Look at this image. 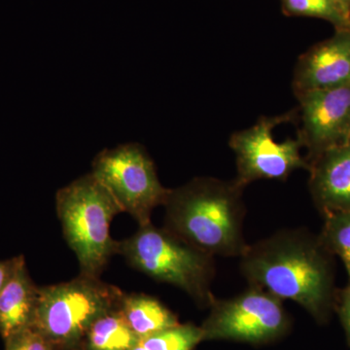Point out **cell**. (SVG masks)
<instances>
[{
    "label": "cell",
    "instance_id": "5",
    "mask_svg": "<svg viewBox=\"0 0 350 350\" xmlns=\"http://www.w3.org/2000/svg\"><path fill=\"white\" fill-rule=\"evenodd\" d=\"M124 293L100 278L80 273L70 282L39 287L32 327L59 350H84L94 321L119 308Z\"/></svg>",
    "mask_w": 350,
    "mask_h": 350
},
{
    "label": "cell",
    "instance_id": "20",
    "mask_svg": "<svg viewBox=\"0 0 350 350\" xmlns=\"http://www.w3.org/2000/svg\"><path fill=\"white\" fill-rule=\"evenodd\" d=\"M17 261L18 257L0 261V291H1L2 288L5 286L9 278L12 275L16 265H17Z\"/></svg>",
    "mask_w": 350,
    "mask_h": 350
},
{
    "label": "cell",
    "instance_id": "17",
    "mask_svg": "<svg viewBox=\"0 0 350 350\" xmlns=\"http://www.w3.org/2000/svg\"><path fill=\"white\" fill-rule=\"evenodd\" d=\"M148 350H194L204 342L202 327L180 324L158 332L140 340Z\"/></svg>",
    "mask_w": 350,
    "mask_h": 350
},
{
    "label": "cell",
    "instance_id": "8",
    "mask_svg": "<svg viewBox=\"0 0 350 350\" xmlns=\"http://www.w3.org/2000/svg\"><path fill=\"white\" fill-rule=\"evenodd\" d=\"M291 118V115L264 117L257 124L232 135L230 146L236 154V181L245 187L260 179L285 180L295 170H308L310 163L301 155L300 138L275 142L273 129Z\"/></svg>",
    "mask_w": 350,
    "mask_h": 350
},
{
    "label": "cell",
    "instance_id": "14",
    "mask_svg": "<svg viewBox=\"0 0 350 350\" xmlns=\"http://www.w3.org/2000/svg\"><path fill=\"white\" fill-rule=\"evenodd\" d=\"M139 342L119 306L94 322L85 338L84 350H129Z\"/></svg>",
    "mask_w": 350,
    "mask_h": 350
},
{
    "label": "cell",
    "instance_id": "21",
    "mask_svg": "<svg viewBox=\"0 0 350 350\" xmlns=\"http://www.w3.org/2000/svg\"><path fill=\"white\" fill-rule=\"evenodd\" d=\"M129 350H148L146 347H144V345L142 344V342H137L135 347H131V349Z\"/></svg>",
    "mask_w": 350,
    "mask_h": 350
},
{
    "label": "cell",
    "instance_id": "1",
    "mask_svg": "<svg viewBox=\"0 0 350 350\" xmlns=\"http://www.w3.org/2000/svg\"><path fill=\"white\" fill-rule=\"evenodd\" d=\"M332 257L319 236L306 229H284L248 244L239 267L250 286L293 301L325 324L337 291Z\"/></svg>",
    "mask_w": 350,
    "mask_h": 350
},
{
    "label": "cell",
    "instance_id": "13",
    "mask_svg": "<svg viewBox=\"0 0 350 350\" xmlns=\"http://www.w3.org/2000/svg\"><path fill=\"white\" fill-rule=\"evenodd\" d=\"M120 310L140 340L179 324L172 310L149 295L125 293Z\"/></svg>",
    "mask_w": 350,
    "mask_h": 350
},
{
    "label": "cell",
    "instance_id": "2",
    "mask_svg": "<svg viewBox=\"0 0 350 350\" xmlns=\"http://www.w3.org/2000/svg\"><path fill=\"white\" fill-rule=\"evenodd\" d=\"M243 188L236 179L197 177L170 189L163 228L213 257H241L248 246L243 236Z\"/></svg>",
    "mask_w": 350,
    "mask_h": 350
},
{
    "label": "cell",
    "instance_id": "22",
    "mask_svg": "<svg viewBox=\"0 0 350 350\" xmlns=\"http://www.w3.org/2000/svg\"><path fill=\"white\" fill-rule=\"evenodd\" d=\"M338 1L350 12V0H338Z\"/></svg>",
    "mask_w": 350,
    "mask_h": 350
},
{
    "label": "cell",
    "instance_id": "19",
    "mask_svg": "<svg viewBox=\"0 0 350 350\" xmlns=\"http://www.w3.org/2000/svg\"><path fill=\"white\" fill-rule=\"evenodd\" d=\"M338 312L340 323L344 327L347 345L350 347V284L336 291L334 310Z\"/></svg>",
    "mask_w": 350,
    "mask_h": 350
},
{
    "label": "cell",
    "instance_id": "9",
    "mask_svg": "<svg viewBox=\"0 0 350 350\" xmlns=\"http://www.w3.org/2000/svg\"><path fill=\"white\" fill-rule=\"evenodd\" d=\"M297 96L303 122L299 138L308 149L310 161L327 149L349 142L350 84Z\"/></svg>",
    "mask_w": 350,
    "mask_h": 350
},
{
    "label": "cell",
    "instance_id": "23",
    "mask_svg": "<svg viewBox=\"0 0 350 350\" xmlns=\"http://www.w3.org/2000/svg\"><path fill=\"white\" fill-rule=\"evenodd\" d=\"M349 142H350V137H349Z\"/></svg>",
    "mask_w": 350,
    "mask_h": 350
},
{
    "label": "cell",
    "instance_id": "6",
    "mask_svg": "<svg viewBox=\"0 0 350 350\" xmlns=\"http://www.w3.org/2000/svg\"><path fill=\"white\" fill-rule=\"evenodd\" d=\"M92 174L108 189L123 213L139 227L151 223L152 211L163 206L170 189L159 180L155 163L138 144L105 149L93 161Z\"/></svg>",
    "mask_w": 350,
    "mask_h": 350
},
{
    "label": "cell",
    "instance_id": "11",
    "mask_svg": "<svg viewBox=\"0 0 350 350\" xmlns=\"http://www.w3.org/2000/svg\"><path fill=\"white\" fill-rule=\"evenodd\" d=\"M310 190L322 214L350 211V142L310 160Z\"/></svg>",
    "mask_w": 350,
    "mask_h": 350
},
{
    "label": "cell",
    "instance_id": "18",
    "mask_svg": "<svg viewBox=\"0 0 350 350\" xmlns=\"http://www.w3.org/2000/svg\"><path fill=\"white\" fill-rule=\"evenodd\" d=\"M5 350H59L33 327L5 338Z\"/></svg>",
    "mask_w": 350,
    "mask_h": 350
},
{
    "label": "cell",
    "instance_id": "3",
    "mask_svg": "<svg viewBox=\"0 0 350 350\" xmlns=\"http://www.w3.org/2000/svg\"><path fill=\"white\" fill-rule=\"evenodd\" d=\"M56 206L64 239L79 262L80 273L100 278L113 255L118 254V241L110 236V225L123 213L121 207L92 172L59 189Z\"/></svg>",
    "mask_w": 350,
    "mask_h": 350
},
{
    "label": "cell",
    "instance_id": "10",
    "mask_svg": "<svg viewBox=\"0 0 350 350\" xmlns=\"http://www.w3.org/2000/svg\"><path fill=\"white\" fill-rule=\"evenodd\" d=\"M350 84V29H336L299 59L293 86L297 94Z\"/></svg>",
    "mask_w": 350,
    "mask_h": 350
},
{
    "label": "cell",
    "instance_id": "16",
    "mask_svg": "<svg viewBox=\"0 0 350 350\" xmlns=\"http://www.w3.org/2000/svg\"><path fill=\"white\" fill-rule=\"evenodd\" d=\"M320 241L329 253L344 262L350 284V211L324 214Z\"/></svg>",
    "mask_w": 350,
    "mask_h": 350
},
{
    "label": "cell",
    "instance_id": "7",
    "mask_svg": "<svg viewBox=\"0 0 350 350\" xmlns=\"http://www.w3.org/2000/svg\"><path fill=\"white\" fill-rule=\"evenodd\" d=\"M202 327L204 340H226L260 345L280 340L291 320L282 300L250 286L238 296L213 301Z\"/></svg>",
    "mask_w": 350,
    "mask_h": 350
},
{
    "label": "cell",
    "instance_id": "4",
    "mask_svg": "<svg viewBox=\"0 0 350 350\" xmlns=\"http://www.w3.org/2000/svg\"><path fill=\"white\" fill-rule=\"evenodd\" d=\"M118 255L157 282L180 288L202 308H209L216 300L211 289L213 257L165 228H157L152 222L142 226L133 237L118 241Z\"/></svg>",
    "mask_w": 350,
    "mask_h": 350
},
{
    "label": "cell",
    "instance_id": "12",
    "mask_svg": "<svg viewBox=\"0 0 350 350\" xmlns=\"http://www.w3.org/2000/svg\"><path fill=\"white\" fill-rule=\"evenodd\" d=\"M39 287L31 280L24 256L0 291V335L5 338L31 327L38 306Z\"/></svg>",
    "mask_w": 350,
    "mask_h": 350
},
{
    "label": "cell",
    "instance_id": "15",
    "mask_svg": "<svg viewBox=\"0 0 350 350\" xmlns=\"http://www.w3.org/2000/svg\"><path fill=\"white\" fill-rule=\"evenodd\" d=\"M288 16L327 21L335 29H350V12L338 0H282Z\"/></svg>",
    "mask_w": 350,
    "mask_h": 350
}]
</instances>
